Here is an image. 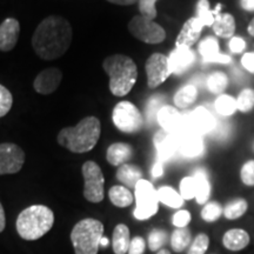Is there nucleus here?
Instances as JSON below:
<instances>
[{
  "label": "nucleus",
  "mask_w": 254,
  "mask_h": 254,
  "mask_svg": "<svg viewBox=\"0 0 254 254\" xmlns=\"http://www.w3.org/2000/svg\"><path fill=\"white\" fill-rule=\"evenodd\" d=\"M247 31H249L250 36L254 37V18L252 19V20H251L249 27H247Z\"/></svg>",
  "instance_id": "864d4df0"
},
{
  "label": "nucleus",
  "mask_w": 254,
  "mask_h": 254,
  "mask_svg": "<svg viewBox=\"0 0 254 254\" xmlns=\"http://www.w3.org/2000/svg\"><path fill=\"white\" fill-rule=\"evenodd\" d=\"M157 254H171V253L168 252L167 250H160V251H159V252H158Z\"/></svg>",
  "instance_id": "6e6d98bb"
},
{
  "label": "nucleus",
  "mask_w": 254,
  "mask_h": 254,
  "mask_svg": "<svg viewBox=\"0 0 254 254\" xmlns=\"http://www.w3.org/2000/svg\"><path fill=\"white\" fill-rule=\"evenodd\" d=\"M103 67L110 77V91L116 97H125L138 78V67L129 57L112 55L104 60Z\"/></svg>",
  "instance_id": "7ed1b4c3"
},
{
  "label": "nucleus",
  "mask_w": 254,
  "mask_h": 254,
  "mask_svg": "<svg viewBox=\"0 0 254 254\" xmlns=\"http://www.w3.org/2000/svg\"><path fill=\"white\" fill-rule=\"evenodd\" d=\"M114 126L124 133H136L144 126V118L140 111L131 101H120L112 112Z\"/></svg>",
  "instance_id": "0eeeda50"
},
{
  "label": "nucleus",
  "mask_w": 254,
  "mask_h": 254,
  "mask_svg": "<svg viewBox=\"0 0 254 254\" xmlns=\"http://www.w3.org/2000/svg\"><path fill=\"white\" fill-rule=\"evenodd\" d=\"M209 246V238L207 234L200 233L195 237L193 243L190 244L187 254H205Z\"/></svg>",
  "instance_id": "58836bf2"
},
{
  "label": "nucleus",
  "mask_w": 254,
  "mask_h": 254,
  "mask_svg": "<svg viewBox=\"0 0 254 254\" xmlns=\"http://www.w3.org/2000/svg\"><path fill=\"white\" fill-rule=\"evenodd\" d=\"M247 207H249V205H247V201L245 199L237 198L232 200V201H230L225 206L224 214L230 220H234V219L240 218L241 215L245 214Z\"/></svg>",
  "instance_id": "72a5a7b5"
},
{
  "label": "nucleus",
  "mask_w": 254,
  "mask_h": 254,
  "mask_svg": "<svg viewBox=\"0 0 254 254\" xmlns=\"http://www.w3.org/2000/svg\"><path fill=\"white\" fill-rule=\"evenodd\" d=\"M164 173V166H163V163L161 161H157V163L154 164L153 168H152V176L153 178H159L163 176Z\"/></svg>",
  "instance_id": "09e8293b"
},
{
  "label": "nucleus",
  "mask_w": 254,
  "mask_h": 254,
  "mask_svg": "<svg viewBox=\"0 0 254 254\" xmlns=\"http://www.w3.org/2000/svg\"><path fill=\"white\" fill-rule=\"evenodd\" d=\"M63 80V72L59 68L50 67L41 71L33 81V87L39 94H52L58 90Z\"/></svg>",
  "instance_id": "2eb2a0df"
},
{
  "label": "nucleus",
  "mask_w": 254,
  "mask_h": 254,
  "mask_svg": "<svg viewBox=\"0 0 254 254\" xmlns=\"http://www.w3.org/2000/svg\"><path fill=\"white\" fill-rule=\"evenodd\" d=\"M219 11H221V4H218L215 9L212 11L209 7V1L208 0H199L196 2V18L199 19L200 23L204 26H212L214 24L215 20V14Z\"/></svg>",
  "instance_id": "c85d7f7f"
},
{
  "label": "nucleus",
  "mask_w": 254,
  "mask_h": 254,
  "mask_svg": "<svg viewBox=\"0 0 254 254\" xmlns=\"http://www.w3.org/2000/svg\"><path fill=\"white\" fill-rule=\"evenodd\" d=\"M222 244L230 251H241L250 244V236L246 231L233 228L227 231L222 238Z\"/></svg>",
  "instance_id": "5701e85b"
},
{
  "label": "nucleus",
  "mask_w": 254,
  "mask_h": 254,
  "mask_svg": "<svg viewBox=\"0 0 254 254\" xmlns=\"http://www.w3.org/2000/svg\"><path fill=\"white\" fill-rule=\"evenodd\" d=\"M198 98V90L194 85H185L182 88L177 91V93L174 94L173 101L176 105L177 109L184 110L190 107Z\"/></svg>",
  "instance_id": "bb28decb"
},
{
  "label": "nucleus",
  "mask_w": 254,
  "mask_h": 254,
  "mask_svg": "<svg viewBox=\"0 0 254 254\" xmlns=\"http://www.w3.org/2000/svg\"><path fill=\"white\" fill-rule=\"evenodd\" d=\"M104 237L103 222L93 218L80 220L71 232V241L75 254H98Z\"/></svg>",
  "instance_id": "39448f33"
},
{
  "label": "nucleus",
  "mask_w": 254,
  "mask_h": 254,
  "mask_svg": "<svg viewBox=\"0 0 254 254\" xmlns=\"http://www.w3.org/2000/svg\"><path fill=\"white\" fill-rule=\"evenodd\" d=\"M145 240L141 237H134L129 244V249L127 254H144L145 252Z\"/></svg>",
  "instance_id": "a18cd8bd"
},
{
  "label": "nucleus",
  "mask_w": 254,
  "mask_h": 254,
  "mask_svg": "<svg viewBox=\"0 0 254 254\" xmlns=\"http://www.w3.org/2000/svg\"><path fill=\"white\" fill-rule=\"evenodd\" d=\"M128 31L138 40L146 44H160L166 39V32L154 20L135 15L128 23Z\"/></svg>",
  "instance_id": "6e6552de"
},
{
  "label": "nucleus",
  "mask_w": 254,
  "mask_h": 254,
  "mask_svg": "<svg viewBox=\"0 0 254 254\" xmlns=\"http://www.w3.org/2000/svg\"><path fill=\"white\" fill-rule=\"evenodd\" d=\"M131 238H129V230L126 225H117L113 231V251L116 254H126L128 252Z\"/></svg>",
  "instance_id": "a878e982"
},
{
  "label": "nucleus",
  "mask_w": 254,
  "mask_h": 254,
  "mask_svg": "<svg viewBox=\"0 0 254 254\" xmlns=\"http://www.w3.org/2000/svg\"><path fill=\"white\" fill-rule=\"evenodd\" d=\"M107 245H109V239H107V238L103 237V238H101V240H100V246L106 247Z\"/></svg>",
  "instance_id": "5fc2aeb1"
},
{
  "label": "nucleus",
  "mask_w": 254,
  "mask_h": 254,
  "mask_svg": "<svg viewBox=\"0 0 254 254\" xmlns=\"http://www.w3.org/2000/svg\"><path fill=\"white\" fill-rule=\"evenodd\" d=\"M155 2H157V0H138V7L140 15L151 19V20H154L157 18Z\"/></svg>",
  "instance_id": "79ce46f5"
},
{
  "label": "nucleus",
  "mask_w": 254,
  "mask_h": 254,
  "mask_svg": "<svg viewBox=\"0 0 254 254\" xmlns=\"http://www.w3.org/2000/svg\"><path fill=\"white\" fill-rule=\"evenodd\" d=\"M72 38L69 21L60 15H50L37 26L32 37V47L39 58L55 60L67 52Z\"/></svg>",
  "instance_id": "f257e3e1"
},
{
  "label": "nucleus",
  "mask_w": 254,
  "mask_h": 254,
  "mask_svg": "<svg viewBox=\"0 0 254 254\" xmlns=\"http://www.w3.org/2000/svg\"><path fill=\"white\" fill-rule=\"evenodd\" d=\"M222 213H224V209H222L221 205L219 202L212 201L204 206L201 211V218L207 222H213L218 220Z\"/></svg>",
  "instance_id": "c9c22d12"
},
{
  "label": "nucleus",
  "mask_w": 254,
  "mask_h": 254,
  "mask_svg": "<svg viewBox=\"0 0 254 254\" xmlns=\"http://www.w3.org/2000/svg\"><path fill=\"white\" fill-rule=\"evenodd\" d=\"M237 109L243 113L251 112L254 109V91L245 88L237 98Z\"/></svg>",
  "instance_id": "f704fd0d"
},
{
  "label": "nucleus",
  "mask_w": 254,
  "mask_h": 254,
  "mask_svg": "<svg viewBox=\"0 0 254 254\" xmlns=\"http://www.w3.org/2000/svg\"><path fill=\"white\" fill-rule=\"evenodd\" d=\"M25 153L18 145L0 144V176L18 173L24 166Z\"/></svg>",
  "instance_id": "9b49d317"
},
{
  "label": "nucleus",
  "mask_w": 254,
  "mask_h": 254,
  "mask_svg": "<svg viewBox=\"0 0 254 254\" xmlns=\"http://www.w3.org/2000/svg\"><path fill=\"white\" fill-rule=\"evenodd\" d=\"M147 85L150 88H157L166 81V79L172 74L168 58L163 53H153L145 64Z\"/></svg>",
  "instance_id": "9d476101"
},
{
  "label": "nucleus",
  "mask_w": 254,
  "mask_h": 254,
  "mask_svg": "<svg viewBox=\"0 0 254 254\" xmlns=\"http://www.w3.org/2000/svg\"><path fill=\"white\" fill-rule=\"evenodd\" d=\"M100 134V120L97 117H86L75 126L63 128L58 133L57 140L73 153H86L98 144Z\"/></svg>",
  "instance_id": "f03ea898"
},
{
  "label": "nucleus",
  "mask_w": 254,
  "mask_h": 254,
  "mask_svg": "<svg viewBox=\"0 0 254 254\" xmlns=\"http://www.w3.org/2000/svg\"><path fill=\"white\" fill-rule=\"evenodd\" d=\"M190 213L186 209H182V211H178L176 214L173 215L172 222L177 228H184L190 224Z\"/></svg>",
  "instance_id": "c03bdc74"
},
{
  "label": "nucleus",
  "mask_w": 254,
  "mask_h": 254,
  "mask_svg": "<svg viewBox=\"0 0 254 254\" xmlns=\"http://www.w3.org/2000/svg\"><path fill=\"white\" fill-rule=\"evenodd\" d=\"M167 241V233L163 230H153L148 234V247L151 251H160Z\"/></svg>",
  "instance_id": "4c0bfd02"
},
{
  "label": "nucleus",
  "mask_w": 254,
  "mask_h": 254,
  "mask_svg": "<svg viewBox=\"0 0 254 254\" xmlns=\"http://www.w3.org/2000/svg\"><path fill=\"white\" fill-rule=\"evenodd\" d=\"M133 155V148L131 145L125 142H114L107 148L106 159L112 166H122L126 164Z\"/></svg>",
  "instance_id": "412c9836"
},
{
  "label": "nucleus",
  "mask_w": 254,
  "mask_h": 254,
  "mask_svg": "<svg viewBox=\"0 0 254 254\" xmlns=\"http://www.w3.org/2000/svg\"><path fill=\"white\" fill-rule=\"evenodd\" d=\"M198 51L205 63L230 64L232 62L230 56L222 55L220 52V49H219V41L215 37L205 38V39L199 44Z\"/></svg>",
  "instance_id": "6ab92c4d"
},
{
  "label": "nucleus",
  "mask_w": 254,
  "mask_h": 254,
  "mask_svg": "<svg viewBox=\"0 0 254 254\" xmlns=\"http://www.w3.org/2000/svg\"><path fill=\"white\" fill-rule=\"evenodd\" d=\"M180 195L184 200L194 199L196 196V182L194 177H185L180 182Z\"/></svg>",
  "instance_id": "e433bc0d"
},
{
  "label": "nucleus",
  "mask_w": 254,
  "mask_h": 254,
  "mask_svg": "<svg viewBox=\"0 0 254 254\" xmlns=\"http://www.w3.org/2000/svg\"><path fill=\"white\" fill-rule=\"evenodd\" d=\"M215 125L214 117L205 107H198L185 117V126L200 135L213 131Z\"/></svg>",
  "instance_id": "ddd939ff"
},
{
  "label": "nucleus",
  "mask_w": 254,
  "mask_h": 254,
  "mask_svg": "<svg viewBox=\"0 0 254 254\" xmlns=\"http://www.w3.org/2000/svg\"><path fill=\"white\" fill-rule=\"evenodd\" d=\"M214 34L217 37L224 38H232L233 34L236 33V20H234L233 15L230 13H221L220 11L215 14L214 24L212 25Z\"/></svg>",
  "instance_id": "4be33fe9"
},
{
  "label": "nucleus",
  "mask_w": 254,
  "mask_h": 254,
  "mask_svg": "<svg viewBox=\"0 0 254 254\" xmlns=\"http://www.w3.org/2000/svg\"><path fill=\"white\" fill-rule=\"evenodd\" d=\"M20 24L17 19L7 18L0 24V51L9 52L17 45Z\"/></svg>",
  "instance_id": "a211bd4d"
},
{
  "label": "nucleus",
  "mask_w": 254,
  "mask_h": 254,
  "mask_svg": "<svg viewBox=\"0 0 254 254\" xmlns=\"http://www.w3.org/2000/svg\"><path fill=\"white\" fill-rule=\"evenodd\" d=\"M178 135V152L185 158H196L204 152V140L198 133L185 126Z\"/></svg>",
  "instance_id": "f8f14e48"
},
{
  "label": "nucleus",
  "mask_w": 254,
  "mask_h": 254,
  "mask_svg": "<svg viewBox=\"0 0 254 254\" xmlns=\"http://www.w3.org/2000/svg\"><path fill=\"white\" fill-rule=\"evenodd\" d=\"M81 172L85 182V199L90 202H94V204L103 201L105 178L99 165L94 161L88 160L82 165Z\"/></svg>",
  "instance_id": "1a4fd4ad"
},
{
  "label": "nucleus",
  "mask_w": 254,
  "mask_h": 254,
  "mask_svg": "<svg viewBox=\"0 0 254 254\" xmlns=\"http://www.w3.org/2000/svg\"><path fill=\"white\" fill-rule=\"evenodd\" d=\"M196 182V201L198 204H206L211 194V184H209L207 172L204 168H196L193 173Z\"/></svg>",
  "instance_id": "393cba45"
},
{
  "label": "nucleus",
  "mask_w": 254,
  "mask_h": 254,
  "mask_svg": "<svg viewBox=\"0 0 254 254\" xmlns=\"http://www.w3.org/2000/svg\"><path fill=\"white\" fill-rule=\"evenodd\" d=\"M240 6L247 12H254V0H240Z\"/></svg>",
  "instance_id": "8fccbe9b"
},
{
  "label": "nucleus",
  "mask_w": 254,
  "mask_h": 254,
  "mask_svg": "<svg viewBox=\"0 0 254 254\" xmlns=\"http://www.w3.org/2000/svg\"><path fill=\"white\" fill-rule=\"evenodd\" d=\"M228 49L232 53H241L246 49V43L243 38L240 37H232L228 43Z\"/></svg>",
  "instance_id": "49530a36"
},
{
  "label": "nucleus",
  "mask_w": 254,
  "mask_h": 254,
  "mask_svg": "<svg viewBox=\"0 0 254 254\" xmlns=\"http://www.w3.org/2000/svg\"><path fill=\"white\" fill-rule=\"evenodd\" d=\"M204 27V25L200 23V20L196 17L190 18L184 24L182 31L178 34L176 40L177 46L190 47L194 45L200 39V34H201V31Z\"/></svg>",
  "instance_id": "aec40b11"
},
{
  "label": "nucleus",
  "mask_w": 254,
  "mask_h": 254,
  "mask_svg": "<svg viewBox=\"0 0 254 254\" xmlns=\"http://www.w3.org/2000/svg\"><path fill=\"white\" fill-rule=\"evenodd\" d=\"M159 202L172 208H180L184 205V199L173 187L163 186L158 190Z\"/></svg>",
  "instance_id": "c756f323"
},
{
  "label": "nucleus",
  "mask_w": 254,
  "mask_h": 254,
  "mask_svg": "<svg viewBox=\"0 0 254 254\" xmlns=\"http://www.w3.org/2000/svg\"><path fill=\"white\" fill-rule=\"evenodd\" d=\"M215 110L220 116L230 117L238 110L237 109V99L232 95L220 94L218 99L215 100Z\"/></svg>",
  "instance_id": "473e14b6"
},
{
  "label": "nucleus",
  "mask_w": 254,
  "mask_h": 254,
  "mask_svg": "<svg viewBox=\"0 0 254 254\" xmlns=\"http://www.w3.org/2000/svg\"><path fill=\"white\" fill-rule=\"evenodd\" d=\"M6 226V217H5V211L2 205L0 204V233L5 230Z\"/></svg>",
  "instance_id": "3c124183"
},
{
  "label": "nucleus",
  "mask_w": 254,
  "mask_h": 254,
  "mask_svg": "<svg viewBox=\"0 0 254 254\" xmlns=\"http://www.w3.org/2000/svg\"><path fill=\"white\" fill-rule=\"evenodd\" d=\"M165 97L164 95L157 94L154 97H152L150 100H148L147 106H146V114H147V119L152 122L153 119H157V114L159 110L164 106Z\"/></svg>",
  "instance_id": "a19ab883"
},
{
  "label": "nucleus",
  "mask_w": 254,
  "mask_h": 254,
  "mask_svg": "<svg viewBox=\"0 0 254 254\" xmlns=\"http://www.w3.org/2000/svg\"><path fill=\"white\" fill-rule=\"evenodd\" d=\"M240 177L246 186H254V160H249L243 165Z\"/></svg>",
  "instance_id": "37998d69"
},
{
  "label": "nucleus",
  "mask_w": 254,
  "mask_h": 254,
  "mask_svg": "<svg viewBox=\"0 0 254 254\" xmlns=\"http://www.w3.org/2000/svg\"><path fill=\"white\" fill-rule=\"evenodd\" d=\"M241 65L247 72L254 74V52L245 53L241 58Z\"/></svg>",
  "instance_id": "de8ad7c7"
},
{
  "label": "nucleus",
  "mask_w": 254,
  "mask_h": 254,
  "mask_svg": "<svg viewBox=\"0 0 254 254\" xmlns=\"http://www.w3.org/2000/svg\"><path fill=\"white\" fill-rule=\"evenodd\" d=\"M153 142L158 153V159L161 163L170 160L178 153V135L176 133L160 129L155 133Z\"/></svg>",
  "instance_id": "dca6fc26"
},
{
  "label": "nucleus",
  "mask_w": 254,
  "mask_h": 254,
  "mask_svg": "<svg viewBox=\"0 0 254 254\" xmlns=\"http://www.w3.org/2000/svg\"><path fill=\"white\" fill-rule=\"evenodd\" d=\"M53 224L55 214L52 209L45 205H32L18 215L17 231L25 240H38L45 236Z\"/></svg>",
  "instance_id": "20e7f679"
},
{
  "label": "nucleus",
  "mask_w": 254,
  "mask_h": 254,
  "mask_svg": "<svg viewBox=\"0 0 254 254\" xmlns=\"http://www.w3.org/2000/svg\"><path fill=\"white\" fill-rule=\"evenodd\" d=\"M158 124L164 131L170 133L180 132L185 127V117L179 112L177 107L164 105L157 114Z\"/></svg>",
  "instance_id": "4468645a"
},
{
  "label": "nucleus",
  "mask_w": 254,
  "mask_h": 254,
  "mask_svg": "<svg viewBox=\"0 0 254 254\" xmlns=\"http://www.w3.org/2000/svg\"><path fill=\"white\" fill-rule=\"evenodd\" d=\"M167 58L172 74L182 75L193 65L195 56L193 51L190 50V47L177 46Z\"/></svg>",
  "instance_id": "f3484780"
},
{
  "label": "nucleus",
  "mask_w": 254,
  "mask_h": 254,
  "mask_svg": "<svg viewBox=\"0 0 254 254\" xmlns=\"http://www.w3.org/2000/svg\"><path fill=\"white\" fill-rule=\"evenodd\" d=\"M135 196V209L133 212L134 218L138 220H147L158 212L159 198L158 190L148 182L141 179L134 187Z\"/></svg>",
  "instance_id": "423d86ee"
},
{
  "label": "nucleus",
  "mask_w": 254,
  "mask_h": 254,
  "mask_svg": "<svg viewBox=\"0 0 254 254\" xmlns=\"http://www.w3.org/2000/svg\"><path fill=\"white\" fill-rule=\"evenodd\" d=\"M228 86V77L226 73L217 71L211 73L207 78L208 90L214 94H221Z\"/></svg>",
  "instance_id": "2f4dec72"
},
{
  "label": "nucleus",
  "mask_w": 254,
  "mask_h": 254,
  "mask_svg": "<svg viewBox=\"0 0 254 254\" xmlns=\"http://www.w3.org/2000/svg\"><path fill=\"white\" fill-rule=\"evenodd\" d=\"M13 105V97L12 93L4 85L0 84V118L5 117L9 112Z\"/></svg>",
  "instance_id": "ea45409f"
},
{
  "label": "nucleus",
  "mask_w": 254,
  "mask_h": 254,
  "mask_svg": "<svg viewBox=\"0 0 254 254\" xmlns=\"http://www.w3.org/2000/svg\"><path fill=\"white\" fill-rule=\"evenodd\" d=\"M117 179L127 189H134L142 179V172L136 165L124 164L117 171Z\"/></svg>",
  "instance_id": "b1692460"
},
{
  "label": "nucleus",
  "mask_w": 254,
  "mask_h": 254,
  "mask_svg": "<svg viewBox=\"0 0 254 254\" xmlns=\"http://www.w3.org/2000/svg\"><path fill=\"white\" fill-rule=\"evenodd\" d=\"M190 241H192V236H190V230H187L186 227L177 228L171 236V246L177 253L184 252L189 245L192 244Z\"/></svg>",
  "instance_id": "7c9ffc66"
},
{
  "label": "nucleus",
  "mask_w": 254,
  "mask_h": 254,
  "mask_svg": "<svg viewBox=\"0 0 254 254\" xmlns=\"http://www.w3.org/2000/svg\"><path fill=\"white\" fill-rule=\"evenodd\" d=\"M107 1L112 2V4L116 5H122V6H128V5H133L135 4L138 0H107Z\"/></svg>",
  "instance_id": "603ef678"
},
{
  "label": "nucleus",
  "mask_w": 254,
  "mask_h": 254,
  "mask_svg": "<svg viewBox=\"0 0 254 254\" xmlns=\"http://www.w3.org/2000/svg\"><path fill=\"white\" fill-rule=\"evenodd\" d=\"M109 196L111 202L117 207H127L133 202V194L125 186H113L109 190Z\"/></svg>",
  "instance_id": "cd10ccee"
}]
</instances>
